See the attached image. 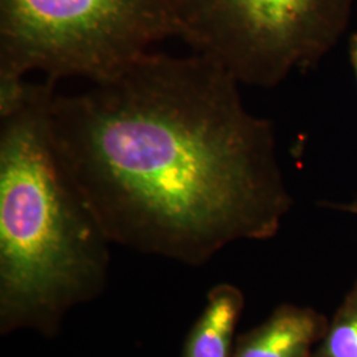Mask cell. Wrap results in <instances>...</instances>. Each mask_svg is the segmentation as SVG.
Returning a JSON list of instances; mask_svg holds the SVG:
<instances>
[{"mask_svg":"<svg viewBox=\"0 0 357 357\" xmlns=\"http://www.w3.org/2000/svg\"><path fill=\"white\" fill-rule=\"evenodd\" d=\"M203 56L149 52L115 76L52 96V139L109 241L190 266L274 237L293 205L268 119Z\"/></svg>","mask_w":357,"mask_h":357,"instance_id":"6da1fadb","label":"cell"},{"mask_svg":"<svg viewBox=\"0 0 357 357\" xmlns=\"http://www.w3.org/2000/svg\"><path fill=\"white\" fill-rule=\"evenodd\" d=\"M178 38L240 84L271 88L319 64L354 0H171Z\"/></svg>","mask_w":357,"mask_h":357,"instance_id":"277c9868","label":"cell"},{"mask_svg":"<svg viewBox=\"0 0 357 357\" xmlns=\"http://www.w3.org/2000/svg\"><path fill=\"white\" fill-rule=\"evenodd\" d=\"M328 324L311 307L281 305L264 323L237 336L233 357H310Z\"/></svg>","mask_w":357,"mask_h":357,"instance_id":"5b68a950","label":"cell"},{"mask_svg":"<svg viewBox=\"0 0 357 357\" xmlns=\"http://www.w3.org/2000/svg\"><path fill=\"white\" fill-rule=\"evenodd\" d=\"M171 36V0H0V98L17 94L32 72L53 84L100 82Z\"/></svg>","mask_w":357,"mask_h":357,"instance_id":"3957f363","label":"cell"},{"mask_svg":"<svg viewBox=\"0 0 357 357\" xmlns=\"http://www.w3.org/2000/svg\"><path fill=\"white\" fill-rule=\"evenodd\" d=\"M56 84H29L0 114V333L56 336L107 281L112 243L52 139Z\"/></svg>","mask_w":357,"mask_h":357,"instance_id":"7a4b0ae2","label":"cell"},{"mask_svg":"<svg viewBox=\"0 0 357 357\" xmlns=\"http://www.w3.org/2000/svg\"><path fill=\"white\" fill-rule=\"evenodd\" d=\"M324 206L327 208H332V209H337V211H343V212H348V213H354L357 215V200H354L348 204H335V203H323Z\"/></svg>","mask_w":357,"mask_h":357,"instance_id":"9c48e42d","label":"cell"},{"mask_svg":"<svg viewBox=\"0 0 357 357\" xmlns=\"http://www.w3.org/2000/svg\"><path fill=\"white\" fill-rule=\"evenodd\" d=\"M243 306L245 298L237 286L220 283L212 287L203 312L187 335L181 357H233Z\"/></svg>","mask_w":357,"mask_h":357,"instance_id":"8992f818","label":"cell"},{"mask_svg":"<svg viewBox=\"0 0 357 357\" xmlns=\"http://www.w3.org/2000/svg\"><path fill=\"white\" fill-rule=\"evenodd\" d=\"M349 59L357 81V33L352 35L349 38Z\"/></svg>","mask_w":357,"mask_h":357,"instance_id":"ba28073f","label":"cell"},{"mask_svg":"<svg viewBox=\"0 0 357 357\" xmlns=\"http://www.w3.org/2000/svg\"><path fill=\"white\" fill-rule=\"evenodd\" d=\"M310 357H357V278Z\"/></svg>","mask_w":357,"mask_h":357,"instance_id":"52a82bcc","label":"cell"}]
</instances>
